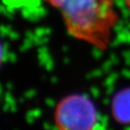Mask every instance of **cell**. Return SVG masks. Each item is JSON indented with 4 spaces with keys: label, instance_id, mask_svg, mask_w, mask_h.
<instances>
[{
    "label": "cell",
    "instance_id": "1",
    "mask_svg": "<svg viewBox=\"0 0 130 130\" xmlns=\"http://www.w3.org/2000/svg\"><path fill=\"white\" fill-rule=\"evenodd\" d=\"M61 14L66 30L74 38L107 50L119 13L114 0H46Z\"/></svg>",
    "mask_w": 130,
    "mask_h": 130
},
{
    "label": "cell",
    "instance_id": "2",
    "mask_svg": "<svg viewBox=\"0 0 130 130\" xmlns=\"http://www.w3.org/2000/svg\"><path fill=\"white\" fill-rule=\"evenodd\" d=\"M54 122L62 130L93 129L98 123V112L87 97L72 94L63 98L54 111Z\"/></svg>",
    "mask_w": 130,
    "mask_h": 130
},
{
    "label": "cell",
    "instance_id": "4",
    "mask_svg": "<svg viewBox=\"0 0 130 130\" xmlns=\"http://www.w3.org/2000/svg\"><path fill=\"white\" fill-rule=\"evenodd\" d=\"M124 3L126 5V8H127L128 10H130V0H124Z\"/></svg>",
    "mask_w": 130,
    "mask_h": 130
},
{
    "label": "cell",
    "instance_id": "5",
    "mask_svg": "<svg viewBox=\"0 0 130 130\" xmlns=\"http://www.w3.org/2000/svg\"><path fill=\"white\" fill-rule=\"evenodd\" d=\"M2 58H3V51H2V46L0 44V65L2 62Z\"/></svg>",
    "mask_w": 130,
    "mask_h": 130
},
{
    "label": "cell",
    "instance_id": "3",
    "mask_svg": "<svg viewBox=\"0 0 130 130\" xmlns=\"http://www.w3.org/2000/svg\"><path fill=\"white\" fill-rule=\"evenodd\" d=\"M113 118L120 124H130V88L118 92L112 102Z\"/></svg>",
    "mask_w": 130,
    "mask_h": 130
}]
</instances>
